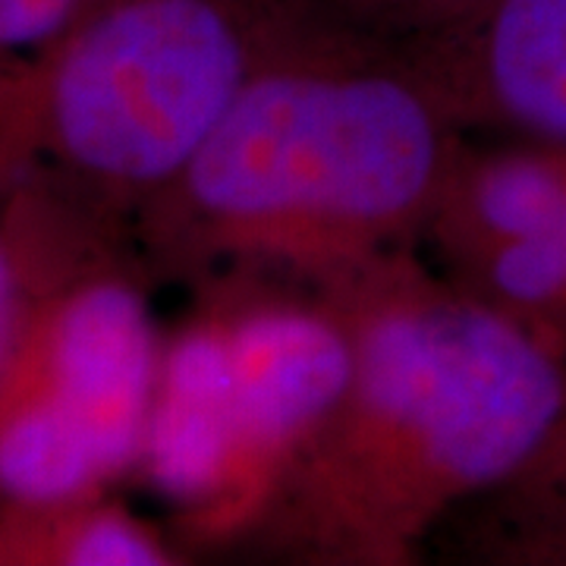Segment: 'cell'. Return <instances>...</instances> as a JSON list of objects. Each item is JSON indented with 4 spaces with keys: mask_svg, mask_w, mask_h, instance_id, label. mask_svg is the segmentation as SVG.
I'll return each instance as SVG.
<instances>
[{
    "mask_svg": "<svg viewBox=\"0 0 566 566\" xmlns=\"http://www.w3.org/2000/svg\"><path fill=\"white\" fill-rule=\"evenodd\" d=\"M22 300L0 359V510L82 504L136 475L161 371L151 274L129 227L10 189Z\"/></svg>",
    "mask_w": 566,
    "mask_h": 566,
    "instance_id": "cell-4",
    "label": "cell"
},
{
    "mask_svg": "<svg viewBox=\"0 0 566 566\" xmlns=\"http://www.w3.org/2000/svg\"><path fill=\"white\" fill-rule=\"evenodd\" d=\"M98 3L104 0H0V63L44 51Z\"/></svg>",
    "mask_w": 566,
    "mask_h": 566,
    "instance_id": "cell-10",
    "label": "cell"
},
{
    "mask_svg": "<svg viewBox=\"0 0 566 566\" xmlns=\"http://www.w3.org/2000/svg\"><path fill=\"white\" fill-rule=\"evenodd\" d=\"M566 230V148L535 145L460 158L428 233L465 259L532 233Z\"/></svg>",
    "mask_w": 566,
    "mask_h": 566,
    "instance_id": "cell-7",
    "label": "cell"
},
{
    "mask_svg": "<svg viewBox=\"0 0 566 566\" xmlns=\"http://www.w3.org/2000/svg\"><path fill=\"white\" fill-rule=\"evenodd\" d=\"M315 32L293 0H104L0 63V192L32 186L133 227L264 63Z\"/></svg>",
    "mask_w": 566,
    "mask_h": 566,
    "instance_id": "cell-3",
    "label": "cell"
},
{
    "mask_svg": "<svg viewBox=\"0 0 566 566\" xmlns=\"http://www.w3.org/2000/svg\"><path fill=\"white\" fill-rule=\"evenodd\" d=\"M457 129L406 57L315 32L252 76L133 243L151 281L211 264L337 281L428 230L463 158Z\"/></svg>",
    "mask_w": 566,
    "mask_h": 566,
    "instance_id": "cell-2",
    "label": "cell"
},
{
    "mask_svg": "<svg viewBox=\"0 0 566 566\" xmlns=\"http://www.w3.org/2000/svg\"><path fill=\"white\" fill-rule=\"evenodd\" d=\"M174 547L120 501L0 510V566H164Z\"/></svg>",
    "mask_w": 566,
    "mask_h": 566,
    "instance_id": "cell-8",
    "label": "cell"
},
{
    "mask_svg": "<svg viewBox=\"0 0 566 566\" xmlns=\"http://www.w3.org/2000/svg\"><path fill=\"white\" fill-rule=\"evenodd\" d=\"M353 375L245 528L322 564H406L453 504L506 488L566 416L560 346L400 259L324 283Z\"/></svg>",
    "mask_w": 566,
    "mask_h": 566,
    "instance_id": "cell-1",
    "label": "cell"
},
{
    "mask_svg": "<svg viewBox=\"0 0 566 566\" xmlns=\"http://www.w3.org/2000/svg\"><path fill=\"white\" fill-rule=\"evenodd\" d=\"M22 300V271L17 245L10 240V230L0 211V359L7 353V344L13 337L17 327V315H20Z\"/></svg>",
    "mask_w": 566,
    "mask_h": 566,
    "instance_id": "cell-11",
    "label": "cell"
},
{
    "mask_svg": "<svg viewBox=\"0 0 566 566\" xmlns=\"http://www.w3.org/2000/svg\"><path fill=\"white\" fill-rule=\"evenodd\" d=\"M406 61L460 126L566 148V0H494Z\"/></svg>",
    "mask_w": 566,
    "mask_h": 566,
    "instance_id": "cell-6",
    "label": "cell"
},
{
    "mask_svg": "<svg viewBox=\"0 0 566 566\" xmlns=\"http://www.w3.org/2000/svg\"><path fill=\"white\" fill-rule=\"evenodd\" d=\"M315 25L400 57L457 35L494 0H293Z\"/></svg>",
    "mask_w": 566,
    "mask_h": 566,
    "instance_id": "cell-9",
    "label": "cell"
},
{
    "mask_svg": "<svg viewBox=\"0 0 566 566\" xmlns=\"http://www.w3.org/2000/svg\"><path fill=\"white\" fill-rule=\"evenodd\" d=\"M230 353L237 488L227 528L252 526L286 465L322 428L353 375V337L337 305L223 290L214 300Z\"/></svg>",
    "mask_w": 566,
    "mask_h": 566,
    "instance_id": "cell-5",
    "label": "cell"
}]
</instances>
